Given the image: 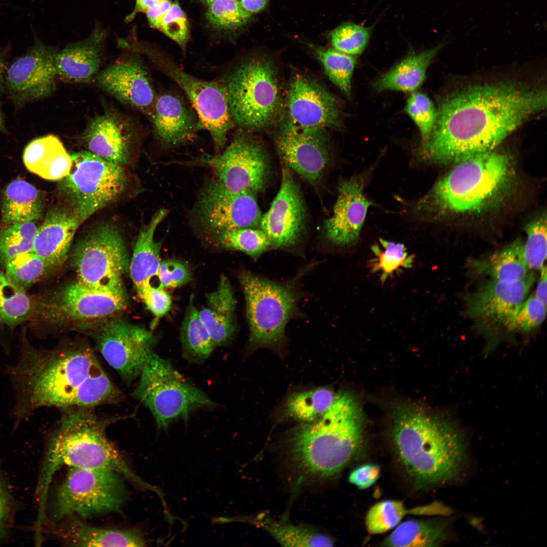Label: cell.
<instances>
[{
    "label": "cell",
    "instance_id": "6da1fadb",
    "mask_svg": "<svg viewBox=\"0 0 547 547\" xmlns=\"http://www.w3.org/2000/svg\"><path fill=\"white\" fill-rule=\"evenodd\" d=\"M546 105V90L514 82L468 87L447 97L421 154L434 162H458L492 151Z\"/></svg>",
    "mask_w": 547,
    "mask_h": 547
},
{
    "label": "cell",
    "instance_id": "7a4b0ae2",
    "mask_svg": "<svg viewBox=\"0 0 547 547\" xmlns=\"http://www.w3.org/2000/svg\"><path fill=\"white\" fill-rule=\"evenodd\" d=\"M9 370L16 393L17 421L43 407L93 408L123 398L93 350L85 344L52 350L24 345L19 360Z\"/></svg>",
    "mask_w": 547,
    "mask_h": 547
},
{
    "label": "cell",
    "instance_id": "3957f363",
    "mask_svg": "<svg viewBox=\"0 0 547 547\" xmlns=\"http://www.w3.org/2000/svg\"><path fill=\"white\" fill-rule=\"evenodd\" d=\"M363 428L362 413L356 398L340 391L322 415L299 423L287 434L288 460L302 480L329 479L340 473L356 454Z\"/></svg>",
    "mask_w": 547,
    "mask_h": 547
},
{
    "label": "cell",
    "instance_id": "277c9868",
    "mask_svg": "<svg viewBox=\"0 0 547 547\" xmlns=\"http://www.w3.org/2000/svg\"><path fill=\"white\" fill-rule=\"evenodd\" d=\"M393 438L402 464L420 487L454 480L465 463V442L457 426L413 405L396 408Z\"/></svg>",
    "mask_w": 547,
    "mask_h": 547
},
{
    "label": "cell",
    "instance_id": "5b68a950",
    "mask_svg": "<svg viewBox=\"0 0 547 547\" xmlns=\"http://www.w3.org/2000/svg\"><path fill=\"white\" fill-rule=\"evenodd\" d=\"M92 408L62 409L61 419L51 435L39 482L46 498L54 474L63 466L116 472L139 488L156 492L130 467L106 435L111 420L98 416Z\"/></svg>",
    "mask_w": 547,
    "mask_h": 547
},
{
    "label": "cell",
    "instance_id": "8992f818",
    "mask_svg": "<svg viewBox=\"0 0 547 547\" xmlns=\"http://www.w3.org/2000/svg\"><path fill=\"white\" fill-rule=\"evenodd\" d=\"M511 166L507 155L492 151L462 160L435 184L426 201L450 212H478L506 186Z\"/></svg>",
    "mask_w": 547,
    "mask_h": 547
},
{
    "label": "cell",
    "instance_id": "52a82bcc",
    "mask_svg": "<svg viewBox=\"0 0 547 547\" xmlns=\"http://www.w3.org/2000/svg\"><path fill=\"white\" fill-rule=\"evenodd\" d=\"M227 94L233 125L247 132L264 128L277 117L281 104L279 83L271 62L250 57L219 80Z\"/></svg>",
    "mask_w": 547,
    "mask_h": 547
},
{
    "label": "cell",
    "instance_id": "ba28073f",
    "mask_svg": "<svg viewBox=\"0 0 547 547\" xmlns=\"http://www.w3.org/2000/svg\"><path fill=\"white\" fill-rule=\"evenodd\" d=\"M239 280L245 298L250 346H279L284 341L287 323L297 311L296 278L278 283L243 271Z\"/></svg>",
    "mask_w": 547,
    "mask_h": 547
},
{
    "label": "cell",
    "instance_id": "9c48e42d",
    "mask_svg": "<svg viewBox=\"0 0 547 547\" xmlns=\"http://www.w3.org/2000/svg\"><path fill=\"white\" fill-rule=\"evenodd\" d=\"M132 395L150 411L158 427L166 429L178 419L186 420L190 412L211 408L214 403L190 384L167 360L152 352L145 364Z\"/></svg>",
    "mask_w": 547,
    "mask_h": 547
},
{
    "label": "cell",
    "instance_id": "30bf717a",
    "mask_svg": "<svg viewBox=\"0 0 547 547\" xmlns=\"http://www.w3.org/2000/svg\"><path fill=\"white\" fill-rule=\"evenodd\" d=\"M125 478L111 470L70 467L51 506L53 520L121 512L128 497Z\"/></svg>",
    "mask_w": 547,
    "mask_h": 547
},
{
    "label": "cell",
    "instance_id": "8fae6325",
    "mask_svg": "<svg viewBox=\"0 0 547 547\" xmlns=\"http://www.w3.org/2000/svg\"><path fill=\"white\" fill-rule=\"evenodd\" d=\"M71 157L70 171L59 180L58 188L81 224L121 196L127 177L121 165L89 151L73 153Z\"/></svg>",
    "mask_w": 547,
    "mask_h": 547
},
{
    "label": "cell",
    "instance_id": "7c38bea8",
    "mask_svg": "<svg viewBox=\"0 0 547 547\" xmlns=\"http://www.w3.org/2000/svg\"><path fill=\"white\" fill-rule=\"evenodd\" d=\"M154 66L175 82L191 102L199 120V129L210 134L218 153L223 150L228 133L233 126L226 89L220 81H208L183 70L173 60L158 51L140 47Z\"/></svg>",
    "mask_w": 547,
    "mask_h": 547
},
{
    "label": "cell",
    "instance_id": "4fadbf2b",
    "mask_svg": "<svg viewBox=\"0 0 547 547\" xmlns=\"http://www.w3.org/2000/svg\"><path fill=\"white\" fill-rule=\"evenodd\" d=\"M77 281L96 289L124 293L123 277L128 266L124 240L112 224H101L77 243L73 254Z\"/></svg>",
    "mask_w": 547,
    "mask_h": 547
},
{
    "label": "cell",
    "instance_id": "5bb4252c",
    "mask_svg": "<svg viewBox=\"0 0 547 547\" xmlns=\"http://www.w3.org/2000/svg\"><path fill=\"white\" fill-rule=\"evenodd\" d=\"M255 193L235 192L215 177L207 179L190 213L191 226L210 239L233 229L256 228L262 215Z\"/></svg>",
    "mask_w": 547,
    "mask_h": 547
},
{
    "label": "cell",
    "instance_id": "9a60e30c",
    "mask_svg": "<svg viewBox=\"0 0 547 547\" xmlns=\"http://www.w3.org/2000/svg\"><path fill=\"white\" fill-rule=\"evenodd\" d=\"M126 306L124 293L102 291L76 281L39 300L36 310L44 321L65 325L109 318Z\"/></svg>",
    "mask_w": 547,
    "mask_h": 547
},
{
    "label": "cell",
    "instance_id": "2e32d148",
    "mask_svg": "<svg viewBox=\"0 0 547 547\" xmlns=\"http://www.w3.org/2000/svg\"><path fill=\"white\" fill-rule=\"evenodd\" d=\"M196 163L209 167L215 177L235 191L262 190L269 166L263 147L247 131L240 130L222 152L201 158Z\"/></svg>",
    "mask_w": 547,
    "mask_h": 547
},
{
    "label": "cell",
    "instance_id": "e0dca14e",
    "mask_svg": "<svg viewBox=\"0 0 547 547\" xmlns=\"http://www.w3.org/2000/svg\"><path fill=\"white\" fill-rule=\"evenodd\" d=\"M93 336L103 358L127 384L139 377L155 341L145 328L121 320L107 322Z\"/></svg>",
    "mask_w": 547,
    "mask_h": 547
},
{
    "label": "cell",
    "instance_id": "ac0fdd59",
    "mask_svg": "<svg viewBox=\"0 0 547 547\" xmlns=\"http://www.w3.org/2000/svg\"><path fill=\"white\" fill-rule=\"evenodd\" d=\"M35 38L34 46L7 72L8 91L18 105L49 96L56 89L55 58L58 51Z\"/></svg>",
    "mask_w": 547,
    "mask_h": 547
},
{
    "label": "cell",
    "instance_id": "d6986e66",
    "mask_svg": "<svg viewBox=\"0 0 547 547\" xmlns=\"http://www.w3.org/2000/svg\"><path fill=\"white\" fill-rule=\"evenodd\" d=\"M324 130L302 128L288 121L275 138L282 161L311 184L320 181L329 161Z\"/></svg>",
    "mask_w": 547,
    "mask_h": 547
},
{
    "label": "cell",
    "instance_id": "ffe728a7",
    "mask_svg": "<svg viewBox=\"0 0 547 547\" xmlns=\"http://www.w3.org/2000/svg\"><path fill=\"white\" fill-rule=\"evenodd\" d=\"M280 189L269 209L261 219L260 226L271 245L284 248L299 240L304 224L305 210L299 188L289 167L281 161Z\"/></svg>",
    "mask_w": 547,
    "mask_h": 547
},
{
    "label": "cell",
    "instance_id": "44dd1931",
    "mask_svg": "<svg viewBox=\"0 0 547 547\" xmlns=\"http://www.w3.org/2000/svg\"><path fill=\"white\" fill-rule=\"evenodd\" d=\"M96 80L100 88L117 100L150 116L157 96L137 52L99 72Z\"/></svg>",
    "mask_w": 547,
    "mask_h": 547
},
{
    "label": "cell",
    "instance_id": "7402d4cb",
    "mask_svg": "<svg viewBox=\"0 0 547 547\" xmlns=\"http://www.w3.org/2000/svg\"><path fill=\"white\" fill-rule=\"evenodd\" d=\"M134 122L111 109L92 118L81 137L88 151L110 162L126 163L139 135Z\"/></svg>",
    "mask_w": 547,
    "mask_h": 547
},
{
    "label": "cell",
    "instance_id": "603a6c76",
    "mask_svg": "<svg viewBox=\"0 0 547 547\" xmlns=\"http://www.w3.org/2000/svg\"><path fill=\"white\" fill-rule=\"evenodd\" d=\"M289 121L305 128L325 129L340 126V114L333 96L311 78L296 74L287 94Z\"/></svg>",
    "mask_w": 547,
    "mask_h": 547
},
{
    "label": "cell",
    "instance_id": "cb8c5ba5",
    "mask_svg": "<svg viewBox=\"0 0 547 547\" xmlns=\"http://www.w3.org/2000/svg\"><path fill=\"white\" fill-rule=\"evenodd\" d=\"M364 187L363 179L358 176L340 184L332 214L324 223L325 236L332 243L347 246L358 239L372 204L364 194Z\"/></svg>",
    "mask_w": 547,
    "mask_h": 547
},
{
    "label": "cell",
    "instance_id": "d4e9b609",
    "mask_svg": "<svg viewBox=\"0 0 547 547\" xmlns=\"http://www.w3.org/2000/svg\"><path fill=\"white\" fill-rule=\"evenodd\" d=\"M534 279V275L530 274L517 281L492 280L483 284L466 296V316L480 320L503 322L526 299Z\"/></svg>",
    "mask_w": 547,
    "mask_h": 547
},
{
    "label": "cell",
    "instance_id": "484cf974",
    "mask_svg": "<svg viewBox=\"0 0 547 547\" xmlns=\"http://www.w3.org/2000/svg\"><path fill=\"white\" fill-rule=\"evenodd\" d=\"M150 118L155 137L166 146H178L190 141L199 130L196 111L173 93L157 96Z\"/></svg>",
    "mask_w": 547,
    "mask_h": 547
},
{
    "label": "cell",
    "instance_id": "4316f807",
    "mask_svg": "<svg viewBox=\"0 0 547 547\" xmlns=\"http://www.w3.org/2000/svg\"><path fill=\"white\" fill-rule=\"evenodd\" d=\"M106 33L96 28L87 38L67 45L55 58L57 78L68 83H86L99 73Z\"/></svg>",
    "mask_w": 547,
    "mask_h": 547
},
{
    "label": "cell",
    "instance_id": "83f0119b",
    "mask_svg": "<svg viewBox=\"0 0 547 547\" xmlns=\"http://www.w3.org/2000/svg\"><path fill=\"white\" fill-rule=\"evenodd\" d=\"M80 224L68 207L53 208L37 229L32 251L43 259L48 268L60 265L66 259Z\"/></svg>",
    "mask_w": 547,
    "mask_h": 547
},
{
    "label": "cell",
    "instance_id": "f1b7e54d",
    "mask_svg": "<svg viewBox=\"0 0 547 547\" xmlns=\"http://www.w3.org/2000/svg\"><path fill=\"white\" fill-rule=\"evenodd\" d=\"M53 530L64 545L73 546H142L146 540L138 531L105 528L89 525L77 516L59 521Z\"/></svg>",
    "mask_w": 547,
    "mask_h": 547
},
{
    "label": "cell",
    "instance_id": "f546056e",
    "mask_svg": "<svg viewBox=\"0 0 547 547\" xmlns=\"http://www.w3.org/2000/svg\"><path fill=\"white\" fill-rule=\"evenodd\" d=\"M206 303L199 310L215 347L226 344L234 335L236 300L227 278L220 276L217 288L207 295Z\"/></svg>",
    "mask_w": 547,
    "mask_h": 547
},
{
    "label": "cell",
    "instance_id": "4dcf8cb0",
    "mask_svg": "<svg viewBox=\"0 0 547 547\" xmlns=\"http://www.w3.org/2000/svg\"><path fill=\"white\" fill-rule=\"evenodd\" d=\"M23 160L30 172L51 181L60 180L72 167L71 155L59 139L48 135L33 139L25 147Z\"/></svg>",
    "mask_w": 547,
    "mask_h": 547
},
{
    "label": "cell",
    "instance_id": "1f68e13d",
    "mask_svg": "<svg viewBox=\"0 0 547 547\" xmlns=\"http://www.w3.org/2000/svg\"><path fill=\"white\" fill-rule=\"evenodd\" d=\"M168 213L166 208L158 210L138 234L130 266L131 277L137 292L150 284L152 278L158 276L162 243L155 241L154 233Z\"/></svg>",
    "mask_w": 547,
    "mask_h": 547
},
{
    "label": "cell",
    "instance_id": "d6a6232c",
    "mask_svg": "<svg viewBox=\"0 0 547 547\" xmlns=\"http://www.w3.org/2000/svg\"><path fill=\"white\" fill-rule=\"evenodd\" d=\"M44 207V199L38 190L27 181L17 179L3 191L2 218L8 224L33 221L41 217Z\"/></svg>",
    "mask_w": 547,
    "mask_h": 547
},
{
    "label": "cell",
    "instance_id": "836d02e7",
    "mask_svg": "<svg viewBox=\"0 0 547 547\" xmlns=\"http://www.w3.org/2000/svg\"><path fill=\"white\" fill-rule=\"evenodd\" d=\"M441 46L407 57L382 75L374 84L381 92L396 90L411 92L423 83L426 70Z\"/></svg>",
    "mask_w": 547,
    "mask_h": 547
},
{
    "label": "cell",
    "instance_id": "e575fe53",
    "mask_svg": "<svg viewBox=\"0 0 547 547\" xmlns=\"http://www.w3.org/2000/svg\"><path fill=\"white\" fill-rule=\"evenodd\" d=\"M523 247L524 244L518 239L486 259L474 261L472 267L477 273L489 276L493 280L504 282L520 280L526 277L529 269Z\"/></svg>",
    "mask_w": 547,
    "mask_h": 547
},
{
    "label": "cell",
    "instance_id": "d590c367",
    "mask_svg": "<svg viewBox=\"0 0 547 547\" xmlns=\"http://www.w3.org/2000/svg\"><path fill=\"white\" fill-rule=\"evenodd\" d=\"M256 523L267 531L281 545L287 546H332L333 539L315 529L295 525L259 515Z\"/></svg>",
    "mask_w": 547,
    "mask_h": 547
},
{
    "label": "cell",
    "instance_id": "8d00e7d4",
    "mask_svg": "<svg viewBox=\"0 0 547 547\" xmlns=\"http://www.w3.org/2000/svg\"><path fill=\"white\" fill-rule=\"evenodd\" d=\"M183 357L196 363L206 360L215 348L191 295L180 333Z\"/></svg>",
    "mask_w": 547,
    "mask_h": 547
},
{
    "label": "cell",
    "instance_id": "74e56055",
    "mask_svg": "<svg viewBox=\"0 0 547 547\" xmlns=\"http://www.w3.org/2000/svg\"><path fill=\"white\" fill-rule=\"evenodd\" d=\"M336 393L327 387L294 393L287 399L284 413L299 423L312 421L331 406Z\"/></svg>",
    "mask_w": 547,
    "mask_h": 547
},
{
    "label": "cell",
    "instance_id": "f35d334b",
    "mask_svg": "<svg viewBox=\"0 0 547 547\" xmlns=\"http://www.w3.org/2000/svg\"><path fill=\"white\" fill-rule=\"evenodd\" d=\"M445 525L424 521L410 520L403 522L385 538L387 546H434L443 536Z\"/></svg>",
    "mask_w": 547,
    "mask_h": 547
},
{
    "label": "cell",
    "instance_id": "ab89813d",
    "mask_svg": "<svg viewBox=\"0 0 547 547\" xmlns=\"http://www.w3.org/2000/svg\"><path fill=\"white\" fill-rule=\"evenodd\" d=\"M436 512L435 504L407 509L399 500H385L374 504L367 513L365 524L371 534H379L392 529L407 514H432Z\"/></svg>",
    "mask_w": 547,
    "mask_h": 547
},
{
    "label": "cell",
    "instance_id": "60d3db41",
    "mask_svg": "<svg viewBox=\"0 0 547 547\" xmlns=\"http://www.w3.org/2000/svg\"><path fill=\"white\" fill-rule=\"evenodd\" d=\"M32 303L25 289L0 269V324L16 326L29 316Z\"/></svg>",
    "mask_w": 547,
    "mask_h": 547
},
{
    "label": "cell",
    "instance_id": "b9f144b4",
    "mask_svg": "<svg viewBox=\"0 0 547 547\" xmlns=\"http://www.w3.org/2000/svg\"><path fill=\"white\" fill-rule=\"evenodd\" d=\"M205 4L207 21L218 30L235 33L251 20V14L243 8L238 0H212Z\"/></svg>",
    "mask_w": 547,
    "mask_h": 547
},
{
    "label": "cell",
    "instance_id": "7bdbcfd3",
    "mask_svg": "<svg viewBox=\"0 0 547 547\" xmlns=\"http://www.w3.org/2000/svg\"><path fill=\"white\" fill-rule=\"evenodd\" d=\"M218 246L243 252L254 258L259 257L270 246L264 231L256 228H242L220 233L211 239Z\"/></svg>",
    "mask_w": 547,
    "mask_h": 547
},
{
    "label": "cell",
    "instance_id": "ee69618b",
    "mask_svg": "<svg viewBox=\"0 0 547 547\" xmlns=\"http://www.w3.org/2000/svg\"><path fill=\"white\" fill-rule=\"evenodd\" d=\"M314 50L329 79L345 95L349 96L351 77L356 64V58L335 49L316 47Z\"/></svg>",
    "mask_w": 547,
    "mask_h": 547
},
{
    "label": "cell",
    "instance_id": "f6af8a7d",
    "mask_svg": "<svg viewBox=\"0 0 547 547\" xmlns=\"http://www.w3.org/2000/svg\"><path fill=\"white\" fill-rule=\"evenodd\" d=\"M379 242L380 246L375 244L372 247L375 257L370 265L373 272H381L382 282L400 268L412 266L413 256L408 254L404 244L382 239H379Z\"/></svg>",
    "mask_w": 547,
    "mask_h": 547
},
{
    "label": "cell",
    "instance_id": "bcb514c9",
    "mask_svg": "<svg viewBox=\"0 0 547 547\" xmlns=\"http://www.w3.org/2000/svg\"><path fill=\"white\" fill-rule=\"evenodd\" d=\"M0 230V262L32 251L37 227L33 221L16 223Z\"/></svg>",
    "mask_w": 547,
    "mask_h": 547
},
{
    "label": "cell",
    "instance_id": "7dc6e473",
    "mask_svg": "<svg viewBox=\"0 0 547 547\" xmlns=\"http://www.w3.org/2000/svg\"><path fill=\"white\" fill-rule=\"evenodd\" d=\"M4 265L9 278L24 289L39 280L49 268L43 259L32 251L19 254Z\"/></svg>",
    "mask_w": 547,
    "mask_h": 547
},
{
    "label": "cell",
    "instance_id": "c3c4849f",
    "mask_svg": "<svg viewBox=\"0 0 547 547\" xmlns=\"http://www.w3.org/2000/svg\"><path fill=\"white\" fill-rule=\"evenodd\" d=\"M546 307L534 295H532L520 303L503 323L510 331H530L543 321Z\"/></svg>",
    "mask_w": 547,
    "mask_h": 547
},
{
    "label": "cell",
    "instance_id": "681fc988",
    "mask_svg": "<svg viewBox=\"0 0 547 547\" xmlns=\"http://www.w3.org/2000/svg\"><path fill=\"white\" fill-rule=\"evenodd\" d=\"M370 29L354 23L345 22L330 33L334 49L350 55L361 53L370 37Z\"/></svg>",
    "mask_w": 547,
    "mask_h": 547
},
{
    "label": "cell",
    "instance_id": "f907efd6",
    "mask_svg": "<svg viewBox=\"0 0 547 547\" xmlns=\"http://www.w3.org/2000/svg\"><path fill=\"white\" fill-rule=\"evenodd\" d=\"M405 110L418 127L423 145L429 139L437 119V112L433 102L426 94L414 92L408 99Z\"/></svg>",
    "mask_w": 547,
    "mask_h": 547
},
{
    "label": "cell",
    "instance_id": "816d5d0a",
    "mask_svg": "<svg viewBox=\"0 0 547 547\" xmlns=\"http://www.w3.org/2000/svg\"><path fill=\"white\" fill-rule=\"evenodd\" d=\"M527 240L524 255L529 269L540 270L546 258V223L545 217L532 222L526 227Z\"/></svg>",
    "mask_w": 547,
    "mask_h": 547
},
{
    "label": "cell",
    "instance_id": "f5cc1de1",
    "mask_svg": "<svg viewBox=\"0 0 547 547\" xmlns=\"http://www.w3.org/2000/svg\"><path fill=\"white\" fill-rule=\"evenodd\" d=\"M161 30L185 53L190 37V25L177 0L173 3L167 13Z\"/></svg>",
    "mask_w": 547,
    "mask_h": 547
},
{
    "label": "cell",
    "instance_id": "db71d44e",
    "mask_svg": "<svg viewBox=\"0 0 547 547\" xmlns=\"http://www.w3.org/2000/svg\"><path fill=\"white\" fill-rule=\"evenodd\" d=\"M157 277L160 286L170 289L180 287L192 279L191 271L188 265L176 259L162 261Z\"/></svg>",
    "mask_w": 547,
    "mask_h": 547
},
{
    "label": "cell",
    "instance_id": "11a10c76",
    "mask_svg": "<svg viewBox=\"0 0 547 547\" xmlns=\"http://www.w3.org/2000/svg\"><path fill=\"white\" fill-rule=\"evenodd\" d=\"M146 306L157 318L165 315L170 309L172 303L170 295L159 286L154 287L151 284L138 291Z\"/></svg>",
    "mask_w": 547,
    "mask_h": 547
},
{
    "label": "cell",
    "instance_id": "9f6ffc18",
    "mask_svg": "<svg viewBox=\"0 0 547 547\" xmlns=\"http://www.w3.org/2000/svg\"><path fill=\"white\" fill-rule=\"evenodd\" d=\"M14 500L0 467V540L7 534L12 521Z\"/></svg>",
    "mask_w": 547,
    "mask_h": 547
},
{
    "label": "cell",
    "instance_id": "6f0895ef",
    "mask_svg": "<svg viewBox=\"0 0 547 547\" xmlns=\"http://www.w3.org/2000/svg\"><path fill=\"white\" fill-rule=\"evenodd\" d=\"M380 474L379 466L373 463L365 464L357 467L350 474V483L361 489H366L374 484Z\"/></svg>",
    "mask_w": 547,
    "mask_h": 547
},
{
    "label": "cell",
    "instance_id": "680465c9",
    "mask_svg": "<svg viewBox=\"0 0 547 547\" xmlns=\"http://www.w3.org/2000/svg\"><path fill=\"white\" fill-rule=\"evenodd\" d=\"M173 3L164 0L148 9L145 13L150 27L161 30L165 17Z\"/></svg>",
    "mask_w": 547,
    "mask_h": 547
},
{
    "label": "cell",
    "instance_id": "91938a15",
    "mask_svg": "<svg viewBox=\"0 0 547 547\" xmlns=\"http://www.w3.org/2000/svg\"><path fill=\"white\" fill-rule=\"evenodd\" d=\"M540 276L537 283L535 293L534 295L546 305V267L544 265L540 269Z\"/></svg>",
    "mask_w": 547,
    "mask_h": 547
},
{
    "label": "cell",
    "instance_id": "94428289",
    "mask_svg": "<svg viewBox=\"0 0 547 547\" xmlns=\"http://www.w3.org/2000/svg\"><path fill=\"white\" fill-rule=\"evenodd\" d=\"M269 0H240L243 8L250 14L262 11L267 6Z\"/></svg>",
    "mask_w": 547,
    "mask_h": 547
},
{
    "label": "cell",
    "instance_id": "6125c7cd",
    "mask_svg": "<svg viewBox=\"0 0 547 547\" xmlns=\"http://www.w3.org/2000/svg\"><path fill=\"white\" fill-rule=\"evenodd\" d=\"M164 0H136L135 5L132 12L128 16L126 21H130L139 13H145L148 9Z\"/></svg>",
    "mask_w": 547,
    "mask_h": 547
},
{
    "label": "cell",
    "instance_id": "be15d7a7",
    "mask_svg": "<svg viewBox=\"0 0 547 547\" xmlns=\"http://www.w3.org/2000/svg\"><path fill=\"white\" fill-rule=\"evenodd\" d=\"M6 129L4 124L3 118L2 113L0 112V131H4Z\"/></svg>",
    "mask_w": 547,
    "mask_h": 547
},
{
    "label": "cell",
    "instance_id": "e7e4bbea",
    "mask_svg": "<svg viewBox=\"0 0 547 547\" xmlns=\"http://www.w3.org/2000/svg\"><path fill=\"white\" fill-rule=\"evenodd\" d=\"M3 64L2 63V61L0 60V87H1V83H2V76H3Z\"/></svg>",
    "mask_w": 547,
    "mask_h": 547
},
{
    "label": "cell",
    "instance_id": "03108f58",
    "mask_svg": "<svg viewBox=\"0 0 547 547\" xmlns=\"http://www.w3.org/2000/svg\"><path fill=\"white\" fill-rule=\"evenodd\" d=\"M200 1L205 4L207 3H208V2L211 1L212 0H200Z\"/></svg>",
    "mask_w": 547,
    "mask_h": 547
}]
</instances>
